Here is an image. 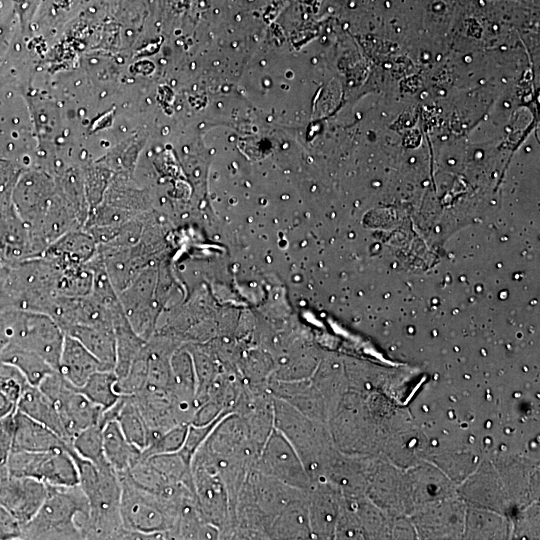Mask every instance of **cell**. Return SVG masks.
Listing matches in <instances>:
<instances>
[{
  "label": "cell",
  "mask_w": 540,
  "mask_h": 540,
  "mask_svg": "<svg viewBox=\"0 0 540 540\" xmlns=\"http://www.w3.org/2000/svg\"><path fill=\"white\" fill-rule=\"evenodd\" d=\"M77 471L78 485L87 498L89 514L81 527L82 539H121V482L108 462L94 463L69 450Z\"/></svg>",
  "instance_id": "obj_1"
},
{
  "label": "cell",
  "mask_w": 540,
  "mask_h": 540,
  "mask_svg": "<svg viewBox=\"0 0 540 540\" xmlns=\"http://www.w3.org/2000/svg\"><path fill=\"white\" fill-rule=\"evenodd\" d=\"M121 482L120 514L122 539L177 536L179 504L136 485L126 474Z\"/></svg>",
  "instance_id": "obj_2"
},
{
  "label": "cell",
  "mask_w": 540,
  "mask_h": 540,
  "mask_svg": "<svg viewBox=\"0 0 540 540\" xmlns=\"http://www.w3.org/2000/svg\"><path fill=\"white\" fill-rule=\"evenodd\" d=\"M88 514V501L79 485H47L46 497L34 517L21 527L20 539L81 540Z\"/></svg>",
  "instance_id": "obj_3"
},
{
  "label": "cell",
  "mask_w": 540,
  "mask_h": 540,
  "mask_svg": "<svg viewBox=\"0 0 540 540\" xmlns=\"http://www.w3.org/2000/svg\"><path fill=\"white\" fill-rule=\"evenodd\" d=\"M3 318L8 343L35 352L58 370L65 333L51 316L9 308Z\"/></svg>",
  "instance_id": "obj_4"
},
{
  "label": "cell",
  "mask_w": 540,
  "mask_h": 540,
  "mask_svg": "<svg viewBox=\"0 0 540 540\" xmlns=\"http://www.w3.org/2000/svg\"><path fill=\"white\" fill-rule=\"evenodd\" d=\"M5 467L12 476L32 478L48 486L78 485L77 467L69 450L11 451Z\"/></svg>",
  "instance_id": "obj_5"
},
{
  "label": "cell",
  "mask_w": 540,
  "mask_h": 540,
  "mask_svg": "<svg viewBox=\"0 0 540 540\" xmlns=\"http://www.w3.org/2000/svg\"><path fill=\"white\" fill-rule=\"evenodd\" d=\"M38 387L55 404L69 446L77 432L103 422L104 410L79 392L58 370L48 374Z\"/></svg>",
  "instance_id": "obj_6"
},
{
  "label": "cell",
  "mask_w": 540,
  "mask_h": 540,
  "mask_svg": "<svg viewBox=\"0 0 540 540\" xmlns=\"http://www.w3.org/2000/svg\"><path fill=\"white\" fill-rule=\"evenodd\" d=\"M47 494V485L26 477L12 476L0 466V505L22 527L37 513Z\"/></svg>",
  "instance_id": "obj_7"
},
{
  "label": "cell",
  "mask_w": 540,
  "mask_h": 540,
  "mask_svg": "<svg viewBox=\"0 0 540 540\" xmlns=\"http://www.w3.org/2000/svg\"><path fill=\"white\" fill-rule=\"evenodd\" d=\"M96 252V241L82 228L61 236L50 244L41 256L64 270L87 263Z\"/></svg>",
  "instance_id": "obj_8"
},
{
  "label": "cell",
  "mask_w": 540,
  "mask_h": 540,
  "mask_svg": "<svg viewBox=\"0 0 540 540\" xmlns=\"http://www.w3.org/2000/svg\"><path fill=\"white\" fill-rule=\"evenodd\" d=\"M69 450L70 446L54 431L17 409L14 412L12 451Z\"/></svg>",
  "instance_id": "obj_9"
},
{
  "label": "cell",
  "mask_w": 540,
  "mask_h": 540,
  "mask_svg": "<svg viewBox=\"0 0 540 540\" xmlns=\"http://www.w3.org/2000/svg\"><path fill=\"white\" fill-rule=\"evenodd\" d=\"M112 370L98 360L82 343L65 334L58 371L75 387L82 386L95 372Z\"/></svg>",
  "instance_id": "obj_10"
},
{
  "label": "cell",
  "mask_w": 540,
  "mask_h": 540,
  "mask_svg": "<svg viewBox=\"0 0 540 540\" xmlns=\"http://www.w3.org/2000/svg\"><path fill=\"white\" fill-rule=\"evenodd\" d=\"M103 453L118 475L127 473L142 458V451L126 439L115 420L104 424Z\"/></svg>",
  "instance_id": "obj_11"
},
{
  "label": "cell",
  "mask_w": 540,
  "mask_h": 540,
  "mask_svg": "<svg viewBox=\"0 0 540 540\" xmlns=\"http://www.w3.org/2000/svg\"><path fill=\"white\" fill-rule=\"evenodd\" d=\"M16 409L45 425L67 442L66 433L55 404L38 386L30 384L25 386L18 399Z\"/></svg>",
  "instance_id": "obj_12"
},
{
  "label": "cell",
  "mask_w": 540,
  "mask_h": 540,
  "mask_svg": "<svg viewBox=\"0 0 540 540\" xmlns=\"http://www.w3.org/2000/svg\"><path fill=\"white\" fill-rule=\"evenodd\" d=\"M82 343L98 360L110 369L116 361V341L113 327L102 325H75L64 331Z\"/></svg>",
  "instance_id": "obj_13"
},
{
  "label": "cell",
  "mask_w": 540,
  "mask_h": 540,
  "mask_svg": "<svg viewBox=\"0 0 540 540\" xmlns=\"http://www.w3.org/2000/svg\"><path fill=\"white\" fill-rule=\"evenodd\" d=\"M114 420L117 421L126 439L141 451L150 442V430L130 395H122L113 406Z\"/></svg>",
  "instance_id": "obj_14"
},
{
  "label": "cell",
  "mask_w": 540,
  "mask_h": 540,
  "mask_svg": "<svg viewBox=\"0 0 540 540\" xmlns=\"http://www.w3.org/2000/svg\"><path fill=\"white\" fill-rule=\"evenodd\" d=\"M0 361L16 367L30 385L38 386L55 369L33 351L7 343L0 353Z\"/></svg>",
  "instance_id": "obj_15"
},
{
  "label": "cell",
  "mask_w": 540,
  "mask_h": 540,
  "mask_svg": "<svg viewBox=\"0 0 540 540\" xmlns=\"http://www.w3.org/2000/svg\"><path fill=\"white\" fill-rule=\"evenodd\" d=\"M117 380L114 370H100L76 388L94 404L106 410L115 405L122 396L115 389Z\"/></svg>",
  "instance_id": "obj_16"
},
{
  "label": "cell",
  "mask_w": 540,
  "mask_h": 540,
  "mask_svg": "<svg viewBox=\"0 0 540 540\" xmlns=\"http://www.w3.org/2000/svg\"><path fill=\"white\" fill-rule=\"evenodd\" d=\"M103 422H98L77 432L70 441V448L80 457L94 463L106 462L103 453Z\"/></svg>",
  "instance_id": "obj_17"
},
{
  "label": "cell",
  "mask_w": 540,
  "mask_h": 540,
  "mask_svg": "<svg viewBox=\"0 0 540 540\" xmlns=\"http://www.w3.org/2000/svg\"><path fill=\"white\" fill-rule=\"evenodd\" d=\"M19 171L10 161L0 159V210L13 206L12 195Z\"/></svg>",
  "instance_id": "obj_18"
},
{
  "label": "cell",
  "mask_w": 540,
  "mask_h": 540,
  "mask_svg": "<svg viewBox=\"0 0 540 540\" xmlns=\"http://www.w3.org/2000/svg\"><path fill=\"white\" fill-rule=\"evenodd\" d=\"M14 412L0 419V466L5 465L12 451Z\"/></svg>",
  "instance_id": "obj_19"
},
{
  "label": "cell",
  "mask_w": 540,
  "mask_h": 540,
  "mask_svg": "<svg viewBox=\"0 0 540 540\" xmlns=\"http://www.w3.org/2000/svg\"><path fill=\"white\" fill-rule=\"evenodd\" d=\"M17 402L0 386V419L13 413Z\"/></svg>",
  "instance_id": "obj_20"
},
{
  "label": "cell",
  "mask_w": 540,
  "mask_h": 540,
  "mask_svg": "<svg viewBox=\"0 0 540 540\" xmlns=\"http://www.w3.org/2000/svg\"><path fill=\"white\" fill-rule=\"evenodd\" d=\"M0 267H3L2 264H1V254H0Z\"/></svg>",
  "instance_id": "obj_21"
}]
</instances>
